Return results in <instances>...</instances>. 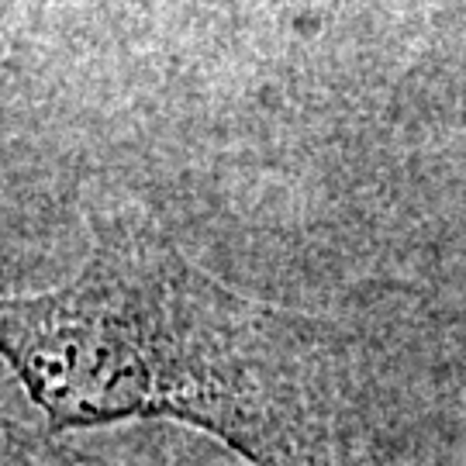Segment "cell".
<instances>
[{
  "mask_svg": "<svg viewBox=\"0 0 466 466\" xmlns=\"http://www.w3.org/2000/svg\"><path fill=\"white\" fill-rule=\"evenodd\" d=\"M0 363L49 432L169 418L252 466H342L329 332L208 277L135 218H97L66 283L0 298Z\"/></svg>",
  "mask_w": 466,
  "mask_h": 466,
  "instance_id": "obj_1",
  "label": "cell"
},
{
  "mask_svg": "<svg viewBox=\"0 0 466 466\" xmlns=\"http://www.w3.org/2000/svg\"><path fill=\"white\" fill-rule=\"evenodd\" d=\"M0 466H25L21 442H17V435H11L4 418H0Z\"/></svg>",
  "mask_w": 466,
  "mask_h": 466,
  "instance_id": "obj_2",
  "label": "cell"
}]
</instances>
